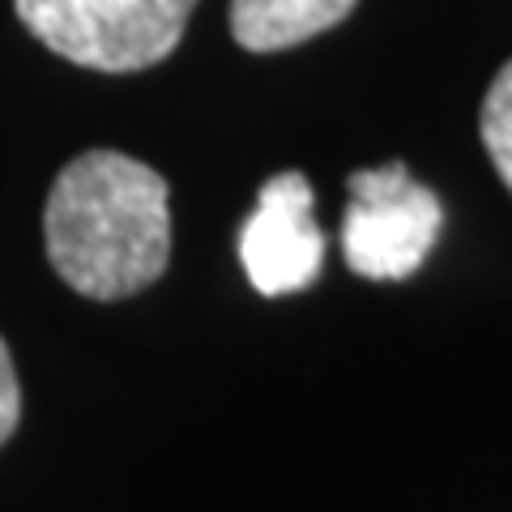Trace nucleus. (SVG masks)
I'll list each match as a JSON object with an SVG mask.
<instances>
[{"mask_svg": "<svg viewBox=\"0 0 512 512\" xmlns=\"http://www.w3.org/2000/svg\"><path fill=\"white\" fill-rule=\"evenodd\" d=\"M52 269L86 299H128L171 261V197L154 167L86 150L56 175L43 210Z\"/></svg>", "mask_w": 512, "mask_h": 512, "instance_id": "obj_1", "label": "nucleus"}, {"mask_svg": "<svg viewBox=\"0 0 512 512\" xmlns=\"http://www.w3.org/2000/svg\"><path fill=\"white\" fill-rule=\"evenodd\" d=\"M56 56L99 73H137L180 47L197 0H13Z\"/></svg>", "mask_w": 512, "mask_h": 512, "instance_id": "obj_2", "label": "nucleus"}, {"mask_svg": "<svg viewBox=\"0 0 512 512\" xmlns=\"http://www.w3.org/2000/svg\"><path fill=\"white\" fill-rule=\"evenodd\" d=\"M444 227V205L406 163L367 167L350 175V205L342 218V256L359 278L402 282L427 261Z\"/></svg>", "mask_w": 512, "mask_h": 512, "instance_id": "obj_3", "label": "nucleus"}, {"mask_svg": "<svg viewBox=\"0 0 512 512\" xmlns=\"http://www.w3.org/2000/svg\"><path fill=\"white\" fill-rule=\"evenodd\" d=\"M316 192L303 171H282L261 184L256 210L239 231V261L261 295H295L312 286L325 261V231L312 218Z\"/></svg>", "mask_w": 512, "mask_h": 512, "instance_id": "obj_4", "label": "nucleus"}, {"mask_svg": "<svg viewBox=\"0 0 512 512\" xmlns=\"http://www.w3.org/2000/svg\"><path fill=\"white\" fill-rule=\"evenodd\" d=\"M359 0H231V35L248 52H286L350 18Z\"/></svg>", "mask_w": 512, "mask_h": 512, "instance_id": "obj_5", "label": "nucleus"}, {"mask_svg": "<svg viewBox=\"0 0 512 512\" xmlns=\"http://www.w3.org/2000/svg\"><path fill=\"white\" fill-rule=\"evenodd\" d=\"M478 128H483V146L491 154L495 171H500L504 188L512 192V60L495 73V82H491L487 99H483Z\"/></svg>", "mask_w": 512, "mask_h": 512, "instance_id": "obj_6", "label": "nucleus"}, {"mask_svg": "<svg viewBox=\"0 0 512 512\" xmlns=\"http://www.w3.org/2000/svg\"><path fill=\"white\" fill-rule=\"evenodd\" d=\"M18 414H22V389H18V372H13V359H9V346L0 338V444L13 436L18 427Z\"/></svg>", "mask_w": 512, "mask_h": 512, "instance_id": "obj_7", "label": "nucleus"}]
</instances>
